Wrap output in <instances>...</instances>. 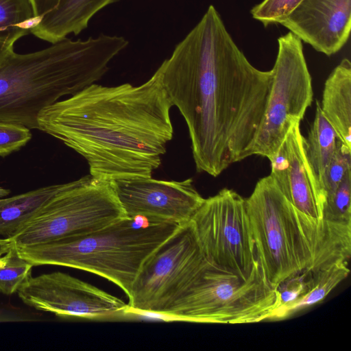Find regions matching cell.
Instances as JSON below:
<instances>
[{
	"label": "cell",
	"instance_id": "20",
	"mask_svg": "<svg viewBox=\"0 0 351 351\" xmlns=\"http://www.w3.org/2000/svg\"><path fill=\"white\" fill-rule=\"evenodd\" d=\"M33 265L18 253L16 244L0 256V292L11 295L32 276Z\"/></svg>",
	"mask_w": 351,
	"mask_h": 351
},
{
	"label": "cell",
	"instance_id": "18",
	"mask_svg": "<svg viewBox=\"0 0 351 351\" xmlns=\"http://www.w3.org/2000/svg\"><path fill=\"white\" fill-rule=\"evenodd\" d=\"M61 184L0 199V234L12 237L60 189Z\"/></svg>",
	"mask_w": 351,
	"mask_h": 351
},
{
	"label": "cell",
	"instance_id": "6",
	"mask_svg": "<svg viewBox=\"0 0 351 351\" xmlns=\"http://www.w3.org/2000/svg\"><path fill=\"white\" fill-rule=\"evenodd\" d=\"M246 208L257 260L269 286L308 272L313 252L301 224L303 216L285 198L269 175L260 179Z\"/></svg>",
	"mask_w": 351,
	"mask_h": 351
},
{
	"label": "cell",
	"instance_id": "1",
	"mask_svg": "<svg viewBox=\"0 0 351 351\" xmlns=\"http://www.w3.org/2000/svg\"><path fill=\"white\" fill-rule=\"evenodd\" d=\"M158 69L186 121L197 171L217 177L252 156L272 72L249 62L213 5Z\"/></svg>",
	"mask_w": 351,
	"mask_h": 351
},
{
	"label": "cell",
	"instance_id": "23",
	"mask_svg": "<svg viewBox=\"0 0 351 351\" xmlns=\"http://www.w3.org/2000/svg\"><path fill=\"white\" fill-rule=\"evenodd\" d=\"M302 0H263L250 11L253 19L267 27L281 24Z\"/></svg>",
	"mask_w": 351,
	"mask_h": 351
},
{
	"label": "cell",
	"instance_id": "19",
	"mask_svg": "<svg viewBox=\"0 0 351 351\" xmlns=\"http://www.w3.org/2000/svg\"><path fill=\"white\" fill-rule=\"evenodd\" d=\"M350 273L348 262L333 264L329 267L310 274L306 291L293 302L279 306L268 320L285 319L296 312L324 300Z\"/></svg>",
	"mask_w": 351,
	"mask_h": 351
},
{
	"label": "cell",
	"instance_id": "5",
	"mask_svg": "<svg viewBox=\"0 0 351 351\" xmlns=\"http://www.w3.org/2000/svg\"><path fill=\"white\" fill-rule=\"evenodd\" d=\"M280 306L259 267L247 280L210 262L162 311L172 320L210 324H251L268 320Z\"/></svg>",
	"mask_w": 351,
	"mask_h": 351
},
{
	"label": "cell",
	"instance_id": "4",
	"mask_svg": "<svg viewBox=\"0 0 351 351\" xmlns=\"http://www.w3.org/2000/svg\"><path fill=\"white\" fill-rule=\"evenodd\" d=\"M181 226L141 216L125 217L86 234L16 247L33 266L87 271L114 283L128 298L144 262Z\"/></svg>",
	"mask_w": 351,
	"mask_h": 351
},
{
	"label": "cell",
	"instance_id": "26",
	"mask_svg": "<svg viewBox=\"0 0 351 351\" xmlns=\"http://www.w3.org/2000/svg\"><path fill=\"white\" fill-rule=\"evenodd\" d=\"M28 29L15 27L0 31V66L8 54L14 50V45L21 37L28 34Z\"/></svg>",
	"mask_w": 351,
	"mask_h": 351
},
{
	"label": "cell",
	"instance_id": "12",
	"mask_svg": "<svg viewBox=\"0 0 351 351\" xmlns=\"http://www.w3.org/2000/svg\"><path fill=\"white\" fill-rule=\"evenodd\" d=\"M110 183L129 217L141 216L182 225L190 221L204 200L191 178L167 181L151 177Z\"/></svg>",
	"mask_w": 351,
	"mask_h": 351
},
{
	"label": "cell",
	"instance_id": "9",
	"mask_svg": "<svg viewBox=\"0 0 351 351\" xmlns=\"http://www.w3.org/2000/svg\"><path fill=\"white\" fill-rule=\"evenodd\" d=\"M206 258L243 280L260 267L245 199L223 189L204 199L190 220Z\"/></svg>",
	"mask_w": 351,
	"mask_h": 351
},
{
	"label": "cell",
	"instance_id": "15",
	"mask_svg": "<svg viewBox=\"0 0 351 351\" xmlns=\"http://www.w3.org/2000/svg\"><path fill=\"white\" fill-rule=\"evenodd\" d=\"M119 0H31L38 23L29 32L51 44L69 34H79L90 19Z\"/></svg>",
	"mask_w": 351,
	"mask_h": 351
},
{
	"label": "cell",
	"instance_id": "10",
	"mask_svg": "<svg viewBox=\"0 0 351 351\" xmlns=\"http://www.w3.org/2000/svg\"><path fill=\"white\" fill-rule=\"evenodd\" d=\"M206 259L191 223L182 225L144 262L128 297L130 315H160Z\"/></svg>",
	"mask_w": 351,
	"mask_h": 351
},
{
	"label": "cell",
	"instance_id": "24",
	"mask_svg": "<svg viewBox=\"0 0 351 351\" xmlns=\"http://www.w3.org/2000/svg\"><path fill=\"white\" fill-rule=\"evenodd\" d=\"M34 18L31 0H0V31L25 28V23Z\"/></svg>",
	"mask_w": 351,
	"mask_h": 351
},
{
	"label": "cell",
	"instance_id": "11",
	"mask_svg": "<svg viewBox=\"0 0 351 351\" xmlns=\"http://www.w3.org/2000/svg\"><path fill=\"white\" fill-rule=\"evenodd\" d=\"M17 293L26 305L62 317L108 319L131 315L122 300L60 271L31 276Z\"/></svg>",
	"mask_w": 351,
	"mask_h": 351
},
{
	"label": "cell",
	"instance_id": "13",
	"mask_svg": "<svg viewBox=\"0 0 351 351\" xmlns=\"http://www.w3.org/2000/svg\"><path fill=\"white\" fill-rule=\"evenodd\" d=\"M295 123L269 159L270 176L285 198L304 217L319 223L326 198L311 172L304 149V136Z\"/></svg>",
	"mask_w": 351,
	"mask_h": 351
},
{
	"label": "cell",
	"instance_id": "22",
	"mask_svg": "<svg viewBox=\"0 0 351 351\" xmlns=\"http://www.w3.org/2000/svg\"><path fill=\"white\" fill-rule=\"evenodd\" d=\"M350 170H351V149L339 138L334 155L322 179V186L326 199L334 194L343 177Z\"/></svg>",
	"mask_w": 351,
	"mask_h": 351
},
{
	"label": "cell",
	"instance_id": "21",
	"mask_svg": "<svg viewBox=\"0 0 351 351\" xmlns=\"http://www.w3.org/2000/svg\"><path fill=\"white\" fill-rule=\"evenodd\" d=\"M351 170L348 171L334 194L328 197L322 219L332 222H351Z\"/></svg>",
	"mask_w": 351,
	"mask_h": 351
},
{
	"label": "cell",
	"instance_id": "17",
	"mask_svg": "<svg viewBox=\"0 0 351 351\" xmlns=\"http://www.w3.org/2000/svg\"><path fill=\"white\" fill-rule=\"evenodd\" d=\"M338 139L337 132L325 118L319 102L316 101L314 121L307 138H304V149L312 176L324 197L322 179L334 155Z\"/></svg>",
	"mask_w": 351,
	"mask_h": 351
},
{
	"label": "cell",
	"instance_id": "25",
	"mask_svg": "<svg viewBox=\"0 0 351 351\" xmlns=\"http://www.w3.org/2000/svg\"><path fill=\"white\" fill-rule=\"evenodd\" d=\"M32 138L29 129L22 125L0 121V156L20 149Z\"/></svg>",
	"mask_w": 351,
	"mask_h": 351
},
{
	"label": "cell",
	"instance_id": "8",
	"mask_svg": "<svg viewBox=\"0 0 351 351\" xmlns=\"http://www.w3.org/2000/svg\"><path fill=\"white\" fill-rule=\"evenodd\" d=\"M272 82L252 155L271 159L313 101L312 79L302 41L291 32L278 38Z\"/></svg>",
	"mask_w": 351,
	"mask_h": 351
},
{
	"label": "cell",
	"instance_id": "27",
	"mask_svg": "<svg viewBox=\"0 0 351 351\" xmlns=\"http://www.w3.org/2000/svg\"><path fill=\"white\" fill-rule=\"evenodd\" d=\"M15 243L11 237L0 239V256L9 251Z\"/></svg>",
	"mask_w": 351,
	"mask_h": 351
},
{
	"label": "cell",
	"instance_id": "7",
	"mask_svg": "<svg viewBox=\"0 0 351 351\" xmlns=\"http://www.w3.org/2000/svg\"><path fill=\"white\" fill-rule=\"evenodd\" d=\"M127 217L108 181L86 176L58 191L11 237L31 245L99 230Z\"/></svg>",
	"mask_w": 351,
	"mask_h": 351
},
{
	"label": "cell",
	"instance_id": "3",
	"mask_svg": "<svg viewBox=\"0 0 351 351\" xmlns=\"http://www.w3.org/2000/svg\"><path fill=\"white\" fill-rule=\"evenodd\" d=\"M125 47L122 36L100 34L28 53L12 51L0 66V121L38 130L45 108L95 84Z\"/></svg>",
	"mask_w": 351,
	"mask_h": 351
},
{
	"label": "cell",
	"instance_id": "14",
	"mask_svg": "<svg viewBox=\"0 0 351 351\" xmlns=\"http://www.w3.org/2000/svg\"><path fill=\"white\" fill-rule=\"evenodd\" d=\"M281 25L317 51L332 56L349 39L351 0H302Z\"/></svg>",
	"mask_w": 351,
	"mask_h": 351
},
{
	"label": "cell",
	"instance_id": "16",
	"mask_svg": "<svg viewBox=\"0 0 351 351\" xmlns=\"http://www.w3.org/2000/svg\"><path fill=\"white\" fill-rule=\"evenodd\" d=\"M319 105L339 140L351 149V63L348 58L326 79Z\"/></svg>",
	"mask_w": 351,
	"mask_h": 351
},
{
	"label": "cell",
	"instance_id": "2",
	"mask_svg": "<svg viewBox=\"0 0 351 351\" xmlns=\"http://www.w3.org/2000/svg\"><path fill=\"white\" fill-rule=\"evenodd\" d=\"M173 106L158 69L138 86L93 84L56 101L40 112L38 130L84 158L95 178H151L173 138Z\"/></svg>",
	"mask_w": 351,
	"mask_h": 351
}]
</instances>
